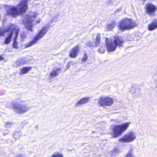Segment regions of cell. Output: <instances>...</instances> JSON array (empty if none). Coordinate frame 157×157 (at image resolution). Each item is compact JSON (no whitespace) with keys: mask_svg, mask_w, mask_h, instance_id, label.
Returning <instances> with one entry per match:
<instances>
[{"mask_svg":"<svg viewBox=\"0 0 157 157\" xmlns=\"http://www.w3.org/2000/svg\"><path fill=\"white\" fill-rule=\"evenodd\" d=\"M21 34V38L22 39V40H24L26 37V34L24 32H22Z\"/></svg>","mask_w":157,"mask_h":157,"instance_id":"d4e9b609","label":"cell"},{"mask_svg":"<svg viewBox=\"0 0 157 157\" xmlns=\"http://www.w3.org/2000/svg\"><path fill=\"white\" fill-rule=\"evenodd\" d=\"M114 40L117 44V46H119L121 47L123 45V40L121 38V37L119 36H115L114 37Z\"/></svg>","mask_w":157,"mask_h":157,"instance_id":"ffe728a7","label":"cell"},{"mask_svg":"<svg viewBox=\"0 0 157 157\" xmlns=\"http://www.w3.org/2000/svg\"><path fill=\"white\" fill-rule=\"evenodd\" d=\"M17 8L19 15L25 13L28 9V1L23 0L17 6Z\"/></svg>","mask_w":157,"mask_h":157,"instance_id":"8992f818","label":"cell"},{"mask_svg":"<svg viewBox=\"0 0 157 157\" xmlns=\"http://www.w3.org/2000/svg\"><path fill=\"white\" fill-rule=\"evenodd\" d=\"M9 108H11L17 113L23 114L27 112L29 109L28 106H26L22 101L14 100L12 101L10 104Z\"/></svg>","mask_w":157,"mask_h":157,"instance_id":"6da1fadb","label":"cell"},{"mask_svg":"<svg viewBox=\"0 0 157 157\" xmlns=\"http://www.w3.org/2000/svg\"><path fill=\"white\" fill-rule=\"evenodd\" d=\"M52 156H63V155L61 153H55L53 155H52Z\"/></svg>","mask_w":157,"mask_h":157,"instance_id":"484cf974","label":"cell"},{"mask_svg":"<svg viewBox=\"0 0 157 157\" xmlns=\"http://www.w3.org/2000/svg\"><path fill=\"white\" fill-rule=\"evenodd\" d=\"M142 1H144V0H142Z\"/></svg>","mask_w":157,"mask_h":157,"instance_id":"f546056e","label":"cell"},{"mask_svg":"<svg viewBox=\"0 0 157 157\" xmlns=\"http://www.w3.org/2000/svg\"><path fill=\"white\" fill-rule=\"evenodd\" d=\"M137 25V24L134 20L125 18L120 21L118 27L121 30H129L136 27Z\"/></svg>","mask_w":157,"mask_h":157,"instance_id":"7a4b0ae2","label":"cell"},{"mask_svg":"<svg viewBox=\"0 0 157 157\" xmlns=\"http://www.w3.org/2000/svg\"><path fill=\"white\" fill-rule=\"evenodd\" d=\"M90 98L89 97H83V98L80 99L79 101H78L76 104V106H82L84 104H86L89 101Z\"/></svg>","mask_w":157,"mask_h":157,"instance_id":"5bb4252c","label":"cell"},{"mask_svg":"<svg viewBox=\"0 0 157 157\" xmlns=\"http://www.w3.org/2000/svg\"><path fill=\"white\" fill-rule=\"evenodd\" d=\"M79 51V46L77 45L73 47L70 52V56L72 58H75Z\"/></svg>","mask_w":157,"mask_h":157,"instance_id":"4fadbf2b","label":"cell"},{"mask_svg":"<svg viewBox=\"0 0 157 157\" xmlns=\"http://www.w3.org/2000/svg\"><path fill=\"white\" fill-rule=\"evenodd\" d=\"M11 125H13V123L11 122H7L5 124V127H8V125H10V126H12Z\"/></svg>","mask_w":157,"mask_h":157,"instance_id":"83f0119b","label":"cell"},{"mask_svg":"<svg viewBox=\"0 0 157 157\" xmlns=\"http://www.w3.org/2000/svg\"><path fill=\"white\" fill-rule=\"evenodd\" d=\"M130 123H124L122 125L114 126L112 129V137L115 138L121 135L127 129Z\"/></svg>","mask_w":157,"mask_h":157,"instance_id":"277c9868","label":"cell"},{"mask_svg":"<svg viewBox=\"0 0 157 157\" xmlns=\"http://www.w3.org/2000/svg\"><path fill=\"white\" fill-rule=\"evenodd\" d=\"M87 59H88V56H87V55L86 53H84V56H83V58L82 59V62H85L87 61Z\"/></svg>","mask_w":157,"mask_h":157,"instance_id":"cb8c5ba5","label":"cell"},{"mask_svg":"<svg viewBox=\"0 0 157 157\" xmlns=\"http://www.w3.org/2000/svg\"><path fill=\"white\" fill-rule=\"evenodd\" d=\"M71 64V62H69L67 63V64L66 65V68L65 69L64 71H66L68 69H69V68L70 67Z\"/></svg>","mask_w":157,"mask_h":157,"instance_id":"4316f807","label":"cell"},{"mask_svg":"<svg viewBox=\"0 0 157 157\" xmlns=\"http://www.w3.org/2000/svg\"><path fill=\"white\" fill-rule=\"evenodd\" d=\"M87 45L88 46H89V47H91L92 46V44L90 43V42H89L88 44H87Z\"/></svg>","mask_w":157,"mask_h":157,"instance_id":"f1b7e54d","label":"cell"},{"mask_svg":"<svg viewBox=\"0 0 157 157\" xmlns=\"http://www.w3.org/2000/svg\"><path fill=\"white\" fill-rule=\"evenodd\" d=\"M32 67H29V66H26V67H23L20 71L19 74L21 75L26 74L32 69Z\"/></svg>","mask_w":157,"mask_h":157,"instance_id":"d6986e66","label":"cell"},{"mask_svg":"<svg viewBox=\"0 0 157 157\" xmlns=\"http://www.w3.org/2000/svg\"><path fill=\"white\" fill-rule=\"evenodd\" d=\"M50 27V23L44 27L42 30H40V32H39L36 36L35 37V38L25 46V48H26L30 47L34 45L35 44H36L41 39H42L45 35V34L47 33V31L49 30Z\"/></svg>","mask_w":157,"mask_h":157,"instance_id":"3957f363","label":"cell"},{"mask_svg":"<svg viewBox=\"0 0 157 157\" xmlns=\"http://www.w3.org/2000/svg\"><path fill=\"white\" fill-rule=\"evenodd\" d=\"M61 68H59V67H55L54 68L50 73L49 78H53L57 77L59 74V72L61 71Z\"/></svg>","mask_w":157,"mask_h":157,"instance_id":"9a60e30c","label":"cell"},{"mask_svg":"<svg viewBox=\"0 0 157 157\" xmlns=\"http://www.w3.org/2000/svg\"><path fill=\"white\" fill-rule=\"evenodd\" d=\"M30 61V60L29 59L24 57L21 59H19L18 61H16L14 64V66H15V67H17L21 66L23 64H27L29 63Z\"/></svg>","mask_w":157,"mask_h":157,"instance_id":"7c38bea8","label":"cell"},{"mask_svg":"<svg viewBox=\"0 0 157 157\" xmlns=\"http://www.w3.org/2000/svg\"><path fill=\"white\" fill-rule=\"evenodd\" d=\"M136 139V136L134 135V133L132 132H131L128 133L125 136L121 138L119 141L120 142H132Z\"/></svg>","mask_w":157,"mask_h":157,"instance_id":"9c48e42d","label":"cell"},{"mask_svg":"<svg viewBox=\"0 0 157 157\" xmlns=\"http://www.w3.org/2000/svg\"><path fill=\"white\" fill-rule=\"evenodd\" d=\"M19 30L18 29L16 30V35H15V37H14V40H13V48H14L15 49H18L19 48V47L18 46V43H17V38H18V35H19Z\"/></svg>","mask_w":157,"mask_h":157,"instance_id":"ac0fdd59","label":"cell"},{"mask_svg":"<svg viewBox=\"0 0 157 157\" xmlns=\"http://www.w3.org/2000/svg\"><path fill=\"white\" fill-rule=\"evenodd\" d=\"M13 30H12L10 32L9 36L6 38V39L5 40V44H8L10 43V42L11 41L12 38L13 36Z\"/></svg>","mask_w":157,"mask_h":157,"instance_id":"44dd1931","label":"cell"},{"mask_svg":"<svg viewBox=\"0 0 157 157\" xmlns=\"http://www.w3.org/2000/svg\"><path fill=\"white\" fill-rule=\"evenodd\" d=\"M157 28V19H155L148 25V30L151 31Z\"/></svg>","mask_w":157,"mask_h":157,"instance_id":"2e32d148","label":"cell"},{"mask_svg":"<svg viewBox=\"0 0 157 157\" xmlns=\"http://www.w3.org/2000/svg\"><path fill=\"white\" fill-rule=\"evenodd\" d=\"M157 9V7L151 3H148L145 6V11L148 14L154 13Z\"/></svg>","mask_w":157,"mask_h":157,"instance_id":"8fae6325","label":"cell"},{"mask_svg":"<svg viewBox=\"0 0 157 157\" xmlns=\"http://www.w3.org/2000/svg\"><path fill=\"white\" fill-rule=\"evenodd\" d=\"M116 23L115 21H112V23L106 25V29L108 30H112V29H113L115 27Z\"/></svg>","mask_w":157,"mask_h":157,"instance_id":"7402d4cb","label":"cell"},{"mask_svg":"<svg viewBox=\"0 0 157 157\" xmlns=\"http://www.w3.org/2000/svg\"><path fill=\"white\" fill-rule=\"evenodd\" d=\"M33 17L30 15H27L24 18L22 23L27 30L32 31L33 26Z\"/></svg>","mask_w":157,"mask_h":157,"instance_id":"5b68a950","label":"cell"},{"mask_svg":"<svg viewBox=\"0 0 157 157\" xmlns=\"http://www.w3.org/2000/svg\"><path fill=\"white\" fill-rule=\"evenodd\" d=\"M5 9L6 13L8 16L16 17L18 15H19L17 7L13 6H5Z\"/></svg>","mask_w":157,"mask_h":157,"instance_id":"ba28073f","label":"cell"},{"mask_svg":"<svg viewBox=\"0 0 157 157\" xmlns=\"http://www.w3.org/2000/svg\"><path fill=\"white\" fill-rule=\"evenodd\" d=\"M100 40H101V36L100 34H97L96 37L95 39V47H98L99 44H100Z\"/></svg>","mask_w":157,"mask_h":157,"instance_id":"603a6c76","label":"cell"},{"mask_svg":"<svg viewBox=\"0 0 157 157\" xmlns=\"http://www.w3.org/2000/svg\"><path fill=\"white\" fill-rule=\"evenodd\" d=\"M106 48L108 52L114 51L117 48V44L115 40H113L110 38H106Z\"/></svg>","mask_w":157,"mask_h":157,"instance_id":"52a82bcc","label":"cell"},{"mask_svg":"<svg viewBox=\"0 0 157 157\" xmlns=\"http://www.w3.org/2000/svg\"><path fill=\"white\" fill-rule=\"evenodd\" d=\"M99 103L101 106H110L113 103V100L109 97H101L99 99Z\"/></svg>","mask_w":157,"mask_h":157,"instance_id":"30bf717a","label":"cell"},{"mask_svg":"<svg viewBox=\"0 0 157 157\" xmlns=\"http://www.w3.org/2000/svg\"><path fill=\"white\" fill-rule=\"evenodd\" d=\"M12 25H10L9 26H8L6 27H2L1 28V36H2L4 34L6 33L7 32L9 31L11 28Z\"/></svg>","mask_w":157,"mask_h":157,"instance_id":"e0dca14e","label":"cell"}]
</instances>
